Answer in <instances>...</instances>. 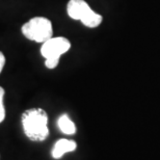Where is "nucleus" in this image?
Returning <instances> with one entry per match:
<instances>
[{
    "instance_id": "3",
    "label": "nucleus",
    "mask_w": 160,
    "mask_h": 160,
    "mask_svg": "<svg viewBox=\"0 0 160 160\" xmlns=\"http://www.w3.org/2000/svg\"><path fill=\"white\" fill-rule=\"evenodd\" d=\"M71 48V43L67 38L56 37L51 38L48 41L44 42L41 47V54L45 58L49 57H57L60 58V56L66 52H68Z\"/></svg>"
},
{
    "instance_id": "4",
    "label": "nucleus",
    "mask_w": 160,
    "mask_h": 160,
    "mask_svg": "<svg viewBox=\"0 0 160 160\" xmlns=\"http://www.w3.org/2000/svg\"><path fill=\"white\" fill-rule=\"evenodd\" d=\"M91 11V6L85 0H70L67 5L68 15L73 20L81 21Z\"/></svg>"
},
{
    "instance_id": "9",
    "label": "nucleus",
    "mask_w": 160,
    "mask_h": 160,
    "mask_svg": "<svg viewBox=\"0 0 160 160\" xmlns=\"http://www.w3.org/2000/svg\"><path fill=\"white\" fill-rule=\"evenodd\" d=\"M59 62V58L57 57H49V58H45V65L48 69H55Z\"/></svg>"
},
{
    "instance_id": "10",
    "label": "nucleus",
    "mask_w": 160,
    "mask_h": 160,
    "mask_svg": "<svg viewBox=\"0 0 160 160\" xmlns=\"http://www.w3.org/2000/svg\"><path fill=\"white\" fill-rule=\"evenodd\" d=\"M4 65H5V56L2 52H0V73L2 72Z\"/></svg>"
},
{
    "instance_id": "2",
    "label": "nucleus",
    "mask_w": 160,
    "mask_h": 160,
    "mask_svg": "<svg viewBox=\"0 0 160 160\" xmlns=\"http://www.w3.org/2000/svg\"><path fill=\"white\" fill-rule=\"evenodd\" d=\"M22 33L28 40L42 43L48 41L53 37L52 23L48 18L34 17L23 24L21 28Z\"/></svg>"
},
{
    "instance_id": "5",
    "label": "nucleus",
    "mask_w": 160,
    "mask_h": 160,
    "mask_svg": "<svg viewBox=\"0 0 160 160\" xmlns=\"http://www.w3.org/2000/svg\"><path fill=\"white\" fill-rule=\"evenodd\" d=\"M76 148H77V145L73 140L59 139L58 142H56V143L53 147L52 156L53 158L59 159L60 157H62L63 154H66L68 152H73Z\"/></svg>"
},
{
    "instance_id": "6",
    "label": "nucleus",
    "mask_w": 160,
    "mask_h": 160,
    "mask_svg": "<svg viewBox=\"0 0 160 160\" xmlns=\"http://www.w3.org/2000/svg\"><path fill=\"white\" fill-rule=\"evenodd\" d=\"M102 21H103V17H102L100 14H98V12H96L95 11L92 9L80 22H81L85 27L96 28V27L100 26Z\"/></svg>"
},
{
    "instance_id": "8",
    "label": "nucleus",
    "mask_w": 160,
    "mask_h": 160,
    "mask_svg": "<svg viewBox=\"0 0 160 160\" xmlns=\"http://www.w3.org/2000/svg\"><path fill=\"white\" fill-rule=\"evenodd\" d=\"M3 98H4V89L0 86V123H2L5 118V108L4 105H3Z\"/></svg>"
},
{
    "instance_id": "1",
    "label": "nucleus",
    "mask_w": 160,
    "mask_h": 160,
    "mask_svg": "<svg viewBox=\"0 0 160 160\" xmlns=\"http://www.w3.org/2000/svg\"><path fill=\"white\" fill-rule=\"evenodd\" d=\"M24 133L32 142H43L48 137V116L42 108H31L22 114Z\"/></svg>"
},
{
    "instance_id": "7",
    "label": "nucleus",
    "mask_w": 160,
    "mask_h": 160,
    "mask_svg": "<svg viewBox=\"0 0 160 160\" xmlns=\"http://www.w3.org/2000/svg\"><path fill=\"white\" fill-rule=\"evenodd\" d=\"M58 127L60 131L65 134L72 135L76 132V126L67 114H62L58 119Z\"/></svg>"
}]
</instances>
